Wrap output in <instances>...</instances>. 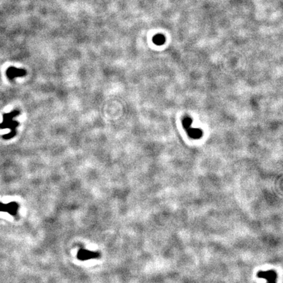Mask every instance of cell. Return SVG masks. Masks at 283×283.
Returning <instances> with one entry per match:
<instances>
[{
  "instance_id": "cell-3",
  "label": "cell",
  "mask_w": 283,
  "mask_h": 283,
  "mask_svg": "<svg viewBox=\"0 0 283 283\" xmlns=\"http://www.w3.org/2000/svg\"><path fill=\"white\" fill-rule=\"evenodd\" d=\"M6 73L8 78L13 80L15 77L24 76L26 73L24 69H18L15 67H10L7 69Z\"/></svg>"
},
{
  "instance_id": "cell-6",
  "label": "cell",
  "mask_w": 283,
  "mask_h": 283,
  "mask_svg": "<svg viewBox=\"0 0 283 283\" xmlns=\"http://www.w3.org/2000/svg\"><path fill=\"white\" fill-rule=\"evenodd\" d=\"M154 42L157 45H161L164 42L163 38L162 35H156L154 38Z\"/></svg>"
},
{
  "instance_id": "cell-2",
  "label": "cell",
  "mask_w": 283,
  "mask_h": 283,
  "mask_svg": "<svg viewBox=\"0 0 283 283\" xmlns=\"http://www.w3.org/2000/svg\"><path fill=\"white\" fill-rule=\"evenodd\" d=\"M18 207L19 206L15 202L8 204L0 203V212H6L13 216H15L17 214Z\"/></svg>"
},
{
  "instance_id": "cell-5",
  "label": "cell",
  "mask_w": 283,
  "mask_h": 283,
  "mask_svg": "<svg viewBox=\"0 0 283 283\" xmlns=\"http://www.w3.org/2000/svg\"><path fill=\"white\" fill-rule=\"evenodd\" d=\"M188 134H189V136H191L192 138H200L201 136V134H202V132L201 130H199V129H195V128H188Z\"/></svg>"
},
{
  "instance_id": "cell-4",
  "label": "cell",
  "mask_w": 283,
  "mask_h": 283,
  "mask_svg": "<svg viewBox=\"0 0 283 283\" xmlns=\"http://www.w3.org/2000/svg\"><path fill=\"white\" fill-rule=\"evenodd\" d=\"M99 254L97 252H94L92 251H89L87 250H80L78 252L77 258L80 260L84 261L88 260V259H91L92 258H96L99 257Z\"/></svg>"
},
{
  "instance_id": "cell-1",
  "label": "cell",
  "mask_w": 283,
  "mask_h": 283,
  "mask_svg": "<svg viewBox=\"0 0 283 283\" xmlns=\"http://www.w3.org/2000/svg\"><path fill=\"white\" fill-rule=\"evenodd\" d=\"M19 114V112L17 110H14L12 112L9 114H5L3 116V122L0 123V128H9L11 132L6 135L3 136V138L9 140L14 137L17 134L16 128L18 126V123L14 120V118Z\"/></svg>"
}]
</instances>
